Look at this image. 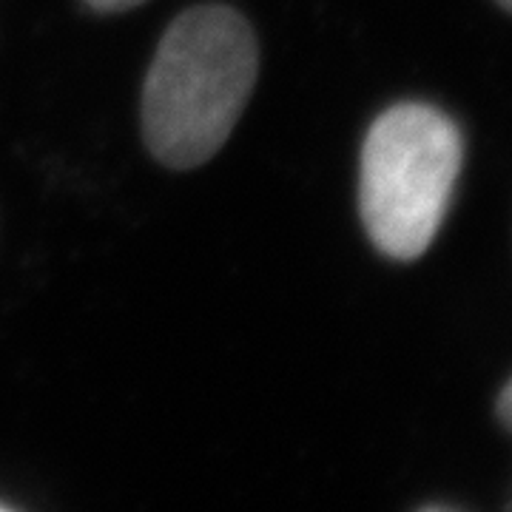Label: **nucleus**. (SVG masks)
<instances>
[{"label":"nucleus","instance_id":"1","mask_svg":"<svg viewBox=\"0 0 512 512\" xmlns=\"http://www.w3.org/2000/svg\"><path fill=\"white\" fill-rule=\"evenodd\" d=\"M259 49L231 6H194L168 26L143 86V137L168 168L208 163L251 100Z\"/></svg>","mask_w":512,"mask_h":512},{"label":"nucleus","instance_id":"2","mask_svg":"<svg viewBox=\"0 0 512 512\" xmlns=\"http://www.w3.org/2000/svg\"><path fill=\"white\" fill-rule=\"evenodd\" d=\"M464 143L444 111L399 103L367 131L359 168V211L370 242L390 259H419L453 200Z\"/></svg>","mask_w":512,"mask_h":512},{"label":"nucleus","instance_id":"3","mask_svg":"<svg viewBox=\"0 0 512 512\" xmlns=\"http://www.w3.org/2000/svg\"><path fill=\"white\" fill-rule=\"evenodd\" d=\"M495 413H498V421L504 424V430H507V433H512V379L504 384V390L498 393Z\"/></svg>","mask_w":512,"mask_h":512},{"label":"nucleus","instance_id":"4","mask_svg":"<svg viewBox=\"0 0 512 512\" xmlns=\"http://www.w3.org/2000/svg\"><path fill=\"white\" fill-rule=\"evenodd\" d=\"M86 3L97 12H126V9H134L146 0H86Z\"/></svg>","mask_w":512,"mask_h":512},{"label":"nucleus","instance_id":"5","mask_svg":"<svg viewBox=\"0 0 512 512\" xmlns=\"http://www.w3.org/2000/svg\"><path fill=\"white\" fill-rule=\"evenodd\" d=\"M495 3H498V6H501L504 12H510V15H512V0H495Z\"/></svg>","mask_w":512,"mask_h":512}]
</instances>
